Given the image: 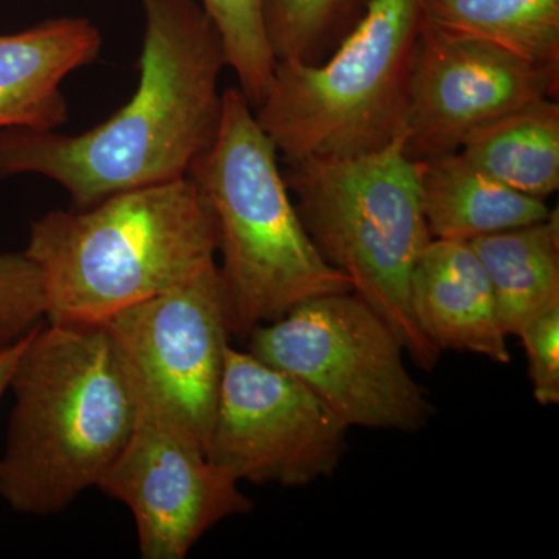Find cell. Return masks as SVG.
Returning <instances> with one entry per match:
<instances>
[{
    "mask_svg": "<svg viewBox=\"0 0 559 559\" xmlns=\"http://www.w3.org/2000/svg\"><path fill=\"white\" fill-rule=\"evenodd\" d=\"M495 293L500 323L520 336L532 320L559 307V216L469 241Z\"/></svg>",
    "mask_w": 559,
    "mask_h": 559,
    "instance_id": "cell-15",
    "label": "cell"
},
{
    "mask_svg": "<svg viewBox=\"0 0 559 559\" xmlns=\"http://www.w3.org/2000/svg\"><path fill=\"white\" fill-rule=\"evenodd\" d=\"M190 176L215 216L231 336L248 340L301 301L352 290L305 230L278 151L238 87L223 92L218 132Z\"/></svg>",
    "mask_w": 559,
    "mask_h": 559,
    "instance_id": "cell-4",
    "label": "cell"
},
{
    "mask_svg": "<svg viewBox=\"0 0 559 559\" xmlns=\"http://www.w3.org/2000/svg\"><path fill=\"white\" fill-rule=\"evenodd\" d=\"M348 428L300 382L229 347L207 457L237 481L305 487L333 476Z\"/></svg>",
    "mask_w": 559,
    "mask_h": 559,
    "instance_id": "cell-9",
    "label": "cell"
},
{
    "mask_svg": "<svg viewBox=\"0 0 559 559\" xmlns=\"http://www.w3.org/2000/svg\"><path fill=\"white\" fill-rule=\"evenodd\" d=\"M371 0H261L275 61L318 64L358 24Z\"/></svg>",
    "mask_w": 559,
    "mask_h": 559,
    "instance_id": "cell-18",
    "label": "cell"
},
{
    "mask_svg": "<svg viewBox=\"0 0 559 559\" xmlns=\"http://www.w3.org/2000/svg\"><path fill=\"white\" fill-rule=\"evenodd\" d=\"M533 395L540 406L559 404V307L544 312L521 331Z\"/></svg>",
    "mask_w": 559,
    "mask_h": 559,
    "instance_id": "cell-21",
    "label": "cell"
},
{
    "mask_svg": "<svg viewBox=\"0 0 559 559\" xmlns=\"http://www.w3.org/2000/svg\"><path fill=\"white\" fill-rule=\"evenodd\" d=\"M430 24L559 68V0H425Z\"/></svg>",
    "mask_w": 559,
    "mask_h": 559,
    "instance_id": "cell-17",
    "label": "cell"
},
{
    "mask_svg": "<svg viewBox=\"0 0 559 559\" xmlns=\"http://www.w3.org/2000/svg\"><path fill=\"white\" fill-rule=\"evenodd\" d=\"M97 488L131 510L143 559H183L209 530L253 507L200 441L140 403L130 440Z\"/></svg>",
    "mask_w": 559,
    "mask_h": 559,
    "instance_id": "cell-10",
    "label": "cell"
},
{
    "mask_svg": "<svg viewBox=\"0 0 559 559\" xmlns=\"http://www.w3.org/2000/svg\"><path fill=\"white\" fill-rule=\"evenodd\" d=\"M46 322L95 325L216 263L218 231L191 176L53 210L32 224Z\"/></svg>",
    "mask_w": 559,
    "mask_h": 559,
    "instance_id": "cell-3",
    "label": "cell"
},
{
    "mask_svg": "<svg viewBox=\"0 0 559 559\" xmlns=\"http://www.w3.org/2000/svg\"><path fill=\"white\" fill-rule=\"evenodd\" d=\"M559 68L423 22L411 76L406 151L421 162L457 153L492 121L557 97Z\"/></svg>",
    "mask_w": 559,
    "mask_h": 559,
    "instance_id": "cell-11",
    "label": "cell"
},
{
    "mask_svg": "<svg viewBox=\"0 0 559 559\" xmlns=\"http://www.w3.org/2000/svg\"><path fill=\"white\" fill-rule=\"evenodd\" d=\"M418 164L423 212L432 240L469 242L550 215L546 201L489 178L459 151Z\"/></svg>",
    "mask_w": 559,
    "mask_h": 559,
    "instance_id": "cell-14",
    "label": "cell"
},
{
    "mask_svg": "<svg viewBox=\"0 0 559 559\" xmlns=\"http://www.w3.org/2000/svg\"><path fill=\"white\" fill-rule=\"evenodd\" d=\"M9 390L0 498L17 513H61L98 487L130 440L139 414L130 374L105 323L43 322Z\"/></svg>",
    "mask_w": 559,
    "mask_h": 559,
    "instance_id": "cell-2",
    "label": "cell"
},
{
    "mask_svg": "<svg viewBox=\"0 0 559 559\" xmlns=\"http://www.w3.org/2000/svg\"><path fill=\"white\" fill-rule=\"evenodd\" d=\"M105 326L139 403L170 418L207 452L231 337L218 263L117 312Z\"/></svg>",
    "mask_w": 559,
    "mask_h": 559,
    "instance_id": "cell-8",
    "label": "cell"
},
{
    "mask_svg": "<svg viewBox=\"0 0 559 559\" xmlns=\"http://www.w3.org/2000/svg\"><path fill=\"white\" fill-rule=\"evenodd\" d=\"M286 165V186L320 255L389 323L419 369H436L441 352L412 311V272L432 238L406 131L373 153Z\"/></svg>",
    "mask_w": 559,
    "mask_h": 559,
    "instance_id": "cell-5",
    "label": "cell"
},
{
    "mask_svg": "<svg viewBox=\"0 0 559 559\" xmlns=\"http://www.w3.org/2000/svg\"><path fill=\"white\" fill-rule=\"evenodd\" d=\"M27 336L22 337L21 341L14 342V344L7 345V347H0V400L9 392L11 374H13L14 367H16L17 359H20Z\"/></svg>",
    "mask_w": 559,
    "mask_h": 559,
    "instance_id": "cell-22",
    "label": "cell"
},
{
    "mask_svg": "<svg viewBox=\"0 0 559 559\" xmlns=\"http://www.w3.org/2000/svg\"><path fill=\"white\" fill-rule=\"evenodd\" d=\"M246 341L250 355L300 382L348 429L417 432L432 417L406 349L353 290L301 301Z\"/></svg>",
    "mask_w": 559,
    "mask_h": 559,
    "instance_id": "cell-7",
    "label": "cell"
},
{
    "mask_svg": "<svg viewBox=\"0 0 559 559\" xmlns=\"http://www.w3.org/2000/svg\"><path fill=\"white\" fill-rule=\"evenodd\" d=\"M102 44L100 32L84 17L0 35V131L62 127L69 119L62 81L97 60Z\"/></svg>",
    "mask_w": 559,
    "mask_h": 559,
    "instance_id": "cell-13",
    "label": "cell"
},
{
    "mask_svg": "<svg viewBox=\"0 0 559 559\" xmlns=\"http://www.w3.org/2000/svg\"><path fill=\"white\" fill-rule=\"evenodd\" d=\"M46 320L38 266L24 252H0V347L14 344Z\"/></svg>",
    "mask_w": 559,
    "mask_h": 559,
    "instance_id": "cell-20",
    "label": "cell"
},
{
    "mask_svg": "<svg viewBox=\"0 0 559 559\" xmlns=\"http://www.w3.org/2000/svg\"><path fill=\"white\" fill-rule=\"evenodd\" d=\"M142 2L146 28L131 100L79 135L0 131V182L44 176L68 191L73 209H86L190 176L218 132L226 51L198 0Z\"/></svg>",
    "mask_w": 559,
    "mask_h": 559,
    "instance_id": "cell-1",
    "label": "cell"
},
{
    "mask_svg": "<svg viewBox=\"0 0 559 559\" xmlns=\"http://www.w3.org/2000/svg\"><path fill=\"white\" fill-rule=\"evenodd\" d=\"M459 153L509 189L546 201L559 189V105L546 98L474 132Z\"/></svg>",
    "mask_w": 559,
    "mask_h": 559,
    "instance_id": "cell-16",
    "label": "cell"
},
{
    "mask_svg": "<svg viewBox=\"0 0 559 559\" xmlns=\"http://www.w3.org/2000/svg\"><path fill=\"white\" fill-rule=\"evenodd\" d=\"M218 32L227 68L253 109L260 105L274 75L275 58L264 32L261 0H198Z\"/></svg>",
    "mask_w": 559,
    "mask_h": 559,
    "instance_id": "cell-19",
    "label": "cell"
},
{
    "mask_svg": "<svg viewBox=\"0 0 559 559\" xmlns=\"http://www.w3.org/2000/svg\"><path fill=\"white\" fill-rule=\"evenodd\" d=\"M423 22L425 0H371L325 60L275 62L253 112L285 164L373 153L406 131Z\"/></svg>",
    "mask_w": 559,
    "mask_h": 559,
    "instance_id": "cell-6",
    "label": "cell"
},
{
    "mask_svg": "<svg viewBox=\"0 0 559 559\" xmlns=\"http://www.w3.org/2000/svg\"><path fill=\"white\" fill-rule=\"evenodd\" d=\"M412 311L440 352L457 349L510 362L487 271L468 241L430 240L411 278Z\"/></svg>",
    "mask_w": 559,
    "mask_h": 559,
    "instance_id": "cell-12",
    "label": "cell"
}]
</instances>
